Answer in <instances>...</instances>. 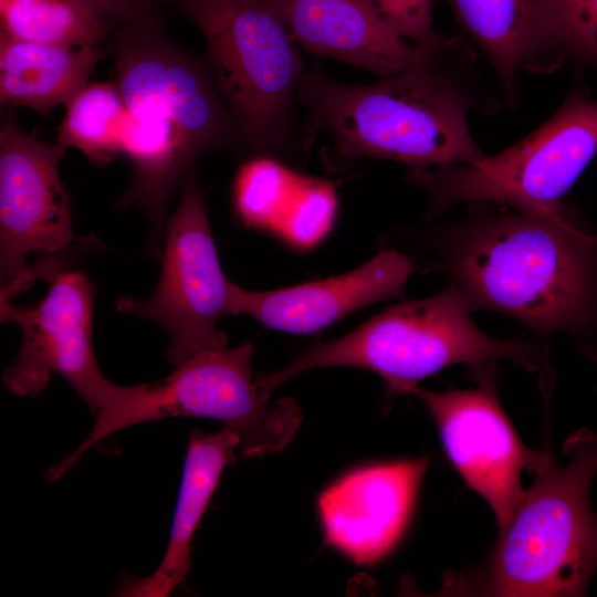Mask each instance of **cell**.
Listing matches in <instances>:
<instances>
[{"instance_id": "obj_1", "label": "cell", "mask_w": 597, "mask_h": 597, "mask_svg": "<svg viewBox=\"0 0 597 597\" xmlns=\"http://www.w3.org/2000/svg\"><path fill=\"white\" fill-rule=\"evenodd\" d=\"M155 13L116 30L111 52L128 113L124 154L134 169L118 205L144 211L158 258L168 203L196 160L240 136L206 57L170 40Z\"/></svg>"}, {"instance_id": "obj_23", "label": "cell", "mask_w": 597, "mask_h": 597, "mask_svg": "<svg viewBox=\"0 0 597 597\" xmlns=\"http://www.w3.org/2000/svg\"><path fill=\"white\" fill-rule=\"evenodd\" d=\"M384 20L402 39L432 54L446 42L432 21L433 0H371Z\"/></svg>"}, {"instance_id": "obj_11", "label": "cell", "mask_w": 597, "mask_h": 597, "mask_svg": "<svg viewBox=\"0 0 597 597\" xmlns=\"http://www.w3.org/2000/svg\"><path fill=\"white\" fill-rule=\"evenodd\" d=\"M44 298L32 307L0 298L1 323H14L22 343L4 370L6 387L20 397L35 396L53 373L61 375L95 418L117 408L130 386H118L101 371L93 348L95 286L81 271L62 270L49 281Z\"/></svg>"}, {"instance_id": "obj_22", "label": "cell", "mask_w": 597, "mask_h": 597, "mask_svg": "<svg viewBox=\"0 0 597 597\" xmlns=\"http://www.w3.org/2000/svg\"><path fill=\"white\" fill-rule=\"evenodd\" d=\"M556 41L565 54L597 66V0H546Z\"/></svg>"}, {"instance_id": "obj_13", "label": "cell", "mask_w": 597, "mask_h": 597, "mask_svg": "<svg viewBox=\"0 0 597 597\" xmlns=\"http://www.w3.org/2000/svg\"><path fill=\"white\" fill-rule=\"evenodd\" d=\"M428 467L422 459L352 471L318 498L324 538L358 565L384 558L400 540Z\"/></svg>"}, {"instance_id": "obj_21", "label": "cell", "mask_w": 597, "mask_h": 597, "mask_svg": "<svg viewBox=\"0 0 597 597\" xmlns=\"http://www.w3.org/2000/svg\"><path fill=\"white\" fill-rule=\"evenodd\" d=\"M0 15V34L52 46H98L112 31L81 0H12Z\"/></svg>"}, {"instance_id": "obj_10", "label": "cell", "mask_w": 597, "mask_h": 597, "mask_svg": "<svg viewBox=\"0 0 597 597\" xmlns=\"http://www.w3.org/2000/svg\"><path fill=\"white\" fill-rule=\"evenodd\" d=\"M177 209L167 220L163 268L146 300L121 296L116 310L157 323L167 334L166 356L175 367L198 354L227 347L218 322L230 314V285L223 274L193 169L181 184Z\"/></svg>"}, {"instance_id": "obj_24", "label": "cell", "mask_w": 597, "mask_h": 597, "mask_svg": "<svg viewBox=\"0 0 597 597\" xmlns=\"http://www.w3.org/2000/svg\"><path fill=\"white\" fill-rule=\"evenodd\" d=\"M111 30L129 24L149 13L156 12L158 0H81Z\"/></svg>"}, {"instance_id": "obj_7", "label": "cell", "mask_w": 597, "mask_h": 597, "mask_svg": "<svg viewBox=\"0 0 597 597\" xmlns=\"http://www.w3.org/2000/svg\"><path fill=\"white\" fill-rule=\"evenodd\" d=\"M253 345L243 343L196 355L163 380L132 386L127 399L96 419L69 454L76 463L93 446L126 427L168 417L217 419L240 438L245 457L281 451L296 433L302 413L291 398L270 401L251 367Z\"/></svg>"}, {"instance_id": "obj_3", "label": "cell", "mask_w": 597, "mask_h": 597, "mask_svg": "<svg viewBox=\"0 0 597 597\" xmlns=\"http://www.w3.org/2000/svg\"><path fill=\"white\" fill-rule=\"evenodd\" d=\"M566 464L547 448L484 563L452 576L447 591L481 596H582L597 568V517L589 490L597 437L583 428L564 443Z\"/></svg>"}, {"instance_id": "obj_19", "label": "cell", "mask_w": 597, "mask_h": 597, "mask_svg": "<svg viewBox=\"0 0 597 597\" xmlns=\"http://www.w3.org/2000/svg\"><path fill=\"white\" fill-rule=\"evenodd\" d=\"M312 178L268 157L244 163L233 184V209L247 228L274 230L295 244L311 213Z\"/></svg>"}, {"instance_id": "obj_9", "label": "cell", "mask_w": 597, "mask_h": 597, "mask_svg": "<svg viewBox=\"0 0 597 597\" xmlns=\"http://www.w3.org/2000/svg\"><path fill=\"white\" fill-rule=\"evenodd\" d=\"M65 147L27 133L13 113L0 124V298L67 269L75 238L71 200L60 177Z\"/></svg>"}, {"instance_id": "obj_17", "label": "cell", "mask_w": 597, "mask_h": 597, "mask_svg": "<svg viewBox=\"0 0 597 597\" xmlns=\"http://www.w3.org/2000/svg\"><path fill=\"white\" fill-rule=\"evenodd\" d=\"M448 1L510 91L519 71H548L561 62L546 0Z\"/></svg>"}, {"instance_id": "obj_25", "label": "cell", "mask_w": 597, "mask_h": 597, "mask_svg": "<svg viewBox=\"0 0 597 597\" xmlns=\"http://www.w3.org/2000/svg\"><path fill=\"white\" fill-rule=\"evenodd\" d=\"M12 0H0V9L6 7L9 2H11Z\"/></svg>"}, {"instance_id": "obj_20", "label": "cell", "mask_w": 597, "mask_h": 597, "mask_svg": "<svg viewBox=\"0 0 597 597\" xmlns=\"http://www.w3.org/2000/svg\"><path fill=\"white\" fill-rule=\"evenodd\" d=\"M57 144L82 151L97 166L124 154L128 113L114 82H93L66 105Z\"/></svg>"}, {"instance_id": "obj_6", "label": "cell", "mask_w": 597, "mask_h": 597, "mask_svg": "<svg viewBox=\"0 0 597 597\" xmlns=\"http://www.w3.org/2000/svg\"><path fill=\"white\" fill-rule=\"evenodd\" d=\"M207 42L206 60L238 134L252 150L285 139L304 75L296 42L265 0H177Z\"/></svg>"}, {"instance_id": "obj_16", "label": "cell", "mask_w": 597, "mask_h": 597, "mask_svg": "<svg viewBox=\"0 0 597 597\" xmlns=\"http://www.w3.org/2000/svg\"><path fill=\"white\" fill-rule=\"evenodd\" d=\"M239 437L223 427L216 433H189L169 541L157 569L148 576L122 575L116 596L166 597L191 567V543L224 468L234 461Z\"/></svg>"}, {"instance_id": "obj_14", "label": "cell", "mask_w": 597, "mask_h": 597, "mask_svg": "<svg viewBox=\"0 0 597 597\" xmlns=\"http://www.w3.org/2000/svg\"><path fill=\"white\" fill-rule=\"evenodd\" d=\"M413 263L385 250L339 275L269 291H249L231 282L230 314H245L264 326L311 334L373 303L401 296Z\"/></svg>"}, {"instance_id": "obj_18", "label": "cell", "mask_w": 597, "mask_h": 597, "mask_svg": "<svg viewBox=\"0 0 597 597\" xmlns=\"http://www.w3.org/2000/svg\"><path fill=\"white\" fill-rule=\"evenodd\" d=\"M103 50L52 46L0 34V103L46 115L66 105L83 87Z\"/></svg>"}, {"instance_id": "obj_4", "label": "cell", "mask_w": 597, "mask_h": 597, "mask_svg": "<svg viewBox=\"0 0 597 597\" xmlns=\"http://www.w3.org/2000/svg\"><path fill=\"white\" fill-rule=\"evenodd\" d=\"M296 96L347 160L379 157L427 168L484 157L470 134L464 101L427 63L370 85L338 83L313 67Z\"/></svg>"}, {"instance_id": "obj_12", "label": "cell", "mask_w": 597, "mask_h": 597, "mask_svg": "<svg viewBox=\"0 0 597 597\" xmlns=\"http://www.w3.org/2000/svg\"><path fill=\"white\" fill-rule=\"evenodd\" d=\"M489 363L473 370L478 388L431 391L415 388L433 417L446 453L465 481L491 506L499 530L524 493L522 472H534L543 449H527L496 397V370Z\"/></svg>"}, {"instance_id": "obj_8", "label": "cell", "mask_w": 597, "mask_h": 597, "mask_svg": "<svg viewBox=\"0 0 597 597\" xmlns=\"http://www.w3.org/2000/svg\"><path fill=\"white\" fill-rule=\"evenodd\" d=\"M597 154V101L569 94L557 112L527 137L492 157L467 165L413 168L409 180L430 197L433 210L486 201L531 212H556Z\"/></svg>"}, {"instance_id": "obj_5", "label": "cell", "mask_w": 597, "mask_h": 597, "mask_svg": "<svg viewBox=\"0 0 597 597\" xmlns=\"http://www.w3.org/2000/svg\"><path fill=\"white\" fill-rule=\"evenodd\" d=\"M463 295L450 285L430 297L383 311L342 337L316 342L283 368L259 377L266 394L305 371L356 367L378 374L387 398L412 392L428 376L454 364L475 370L504 359L536 371L545 363L541 347L494 339L470 317Z\"/></svg>"}, {"instance_id": "obj_2", "label": "cell", "mask_w": 597, "mask_h": 597, "mask_svg": "<svg viewBox=\"0 0 597 597\" xmlns=\"http://www.w3.org/2000/svg\"><path fill=\"white\" fill-rule=\"evenodd\" d=\"M443 270L469 307L502 312L542 334L582 338L597 313V239L561 209L468 223L443 243Z\"/></svg>"}, {"instance_id": "obj_15", "label": "cell", "mask_w": 597, "mask_h": 597, "mask_svg": "<svg viewBox=\"0 0 597 597\" xmlns=\"http://www.w3.org/2000/svg\"><path fill=\"white\" fill-rule=\"evenodd\" d=\"M306 51L364 67L383 77L427 63L384 20L371 0H265Z\"/></svg>"}]
</instances>
